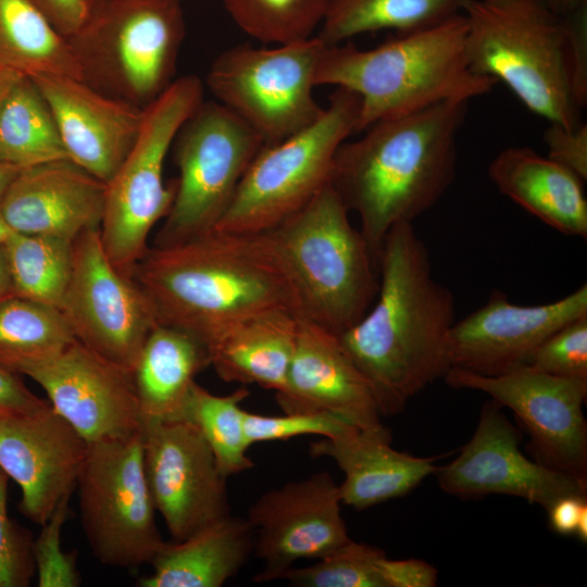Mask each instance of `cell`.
Here are the masks:
<instances>
[{"mask_svg":"<svg viewBox=\"0 0 587 587\" xmlns=\"http://www.w3.org/2000/svg\"><path fill=\"white\" fill-rule=\"evenodd\" d=\"M378 273L374 302L338 338L369 384L380 415L392 416L451 369L455 300L433 277L428 249L412 223L388 232Z\"/></svg>","mask_w":587,"mask_h":587,"instance_id":"obj_1","label":"cell"},{"mask_svg":"<svg viewBox=\"0 0 587 587\" xmlns=\"http://www.w3.org/2000/svg\"><path fill=\"white\" fill-rule=\"evenodd\" d=\"M134 279L159 324L185 330L207 347L230 325L286 309L302 317L294 278L267 233L211 230L167 247H152Z\"/></svg>","mask_w":587,"mask_h":587,"instance_id":"obj_2","label":"cell"},{"mask_svg":"<svg viewBox=\"0 0 587 587\" xmlns=\"http://www.w3.org/2000/svg\"><path fill=\"white\" fill-rule=\"evenodd\" d=\"M470 101L449 100L377 121L338 148L329 183L378 262L388 232L432 209L454 180L457 139Z\"/></svg>","mask_w":587,"mask_h":587,"instance_id":"obj_3","label":"cell"},{"mask_svg":"<svg viewBox=\"0 0 587 587\" xmlns=\"http://www.w3.org/2000/svg\"><path fill=\"white\" fill-rule=\"evenodd\" d=\"M472 70L503 83L549 123L578 127L587 102V37L542 0H465Z\"/></svg>","mask_w":587,"mask_h":587,"instance_id":"obj_4","label":"cell"},{"mask_svg":"<svg viewBox=\"0 0 587 587\" xmlns=\"http://www.w3.org/2000/svg\"><path fill=\"white\" fill-rule=\"evenodd\" d=\"M466 34L462 12L372 49L351 42L326 46L315 85L347 88L360 97L355 133L444 101H470L488 93L497 82L472 70Z\"/></svg>","mask_w":587,"mask_h":587,"instance_id":"obj_5","label":"cell"},{"mask_svg":"<svg viewBox=\"0 0 587 587\" xmlns=\"http://www.w3.org/2000/svg\"><path fill=\"white\" fill-rule=\"evenodd\" d=\"M349 213L328 183L300 210L264 232L294 278L302 317L336 335L366 313L379 287L378 262Z\"/></svg>","mask_w":587,"mask_h":587,"instance_id":"obj_6","label":"cell"},{"mask_svg":"<svg viewBox=\"0 0 587 587\" xmlns=\"http://www.w3.org/2000/svg\"><path fill=\"white\" fill-rule=\"evenodd\" d=\"M184 36L180 0H97L66 40L83 82L145 109L175 80Z\"/></svg>","mask_w":587,"mask_h":587,"instance_id":"obj_7","label":"cell"},{"mask_svg":"<svg viewBox=\"0 0 587 587\" xmlns=\"http://www.w3.org/2000/svg\"><path fill=\"white\" fill-rule=\"evenodd\" d=\"M202 101L203 85L197 76L176 78L143 109L132 149L105 184L99 235L109 260L126 276L133 277L149 249L150 232L171 209L176 179L164 182L165 159L180 126Z\"/></svg>","mask_w":587,"mask_h":587,"instance_id":"obj_8","label":"cell"},{"mask_svg":"<svg viewBox=\"0 0 587 587\" xmlns=\"http://www.w3.org/2000/svg\"><path fill=\"white\" fill-rule=\"evenodd\" d=\"M360 97L336 87L312 125L273 145H264L243 175L214 229L264 233L305 205L329 183L335 154L355 133Z\"/></svg>","mask_w":587,"mask_h":587,"instance_id":"obj_9","label":"cell"},{"mask_svg":"<svg viewBox=\"0 0 587 587\" xmlns=\"http://www.w3.org/2000/svg\"><path fill=\"white\" fill-rule=\"evenodd\" d=\"M264 145L227 107L202 101L173 141L176 193L153 246H173L214 230Z\"/></svg>","mask_w":587,"mask_h":587,"instance_id":"obj_10","label":"cell"},{"mask_svg":"<svg viewBox=\"0 0 587 587\" xmlns=\"http://www.w3.org/2000/svg\"><path fill=\"white\" fill-rule=\"evenodd\" d=\"M326 46L317 36L271 48L238 45L215 58L205 84L265 145L277 143L323 114L313 89Z\"/></svg>","mask_w":587,"mask_h":587,"instance_id":"obj_11","label":"cell"},{"mask_svg":"<svg viewBox=\"0 0 587 587\" xmlns=\"http://www.w3.org/2000/svg\"><path fill=\"white\" fill-rule=\"evenodd\" d=\"M76 490L83 532L100 563H150L165 541L146 478L141 430L89 442Z\"/></svg>","mask_w":587,"mask_h":587,"instance_id":"obj_12","label":"cell"},{"mask_svg":"<svg viewBox=\"0 0 587 587\" xmlns=\"http://www.w3.org/2000/svg\"><path fill=\"white\" fill-rule=\"evenodd\" d=\"M60 311L78 341L132 371L158 324L139 284L109 260L99 229L73 240L72 272Z\"/></svg>","mask_w":587,"mask_h":587,"instance_id":"obj_13","label":"cell"},{"mask_svg":"<svg viewBox=\"0 0 587 587\" xmlns=\"http://www.w3.org/2000/svg\"><path fill=\"white\" fill-rule=\"evenodd\" d=\"M444 379L509 408L528 432L538 462L587 479L586 379L550 375L530 365L494 376L450 369Z\"/></svg>","mask_w":587,"mask_h":587,"instance_id":"obj_14","label":"cell"},{"mask_svg":"<svg viewBox=\"0 0 587 587\" xmlns=\"http://www.w3.org/2000/svg\"><path fill=\"white\" fill-rule=\"evenodd\" d=\"M141 434L148 487L173 541L230 514L228 477L190 422L145 423Z\"/></svg>","mask_w":587,"mask_h":587,"instance_id":"obj_15","label":"cell"},{"mask_svg":"<svg viewBox=\"0 0 587 587\" xmlns=\"http://www.w3.org/2000/svg\"><path fill=\"white\" fill-rule=\"evenodd\" d=\"M339 487L316 472L262 494L249 508L254 555L262 570L253 580L282 579L300 560H317L350 539L341 515Z\"/></svg>","mask_w":587,"mask_h":587,"instance_id":"obj_16","label":"cell"},{"mask_svg":"<svg viewBox=\"0 0 587 587\" xmlns=\"http://www.w3.org/2000/svg\"><path fill=\"white\" fill-rule=\"evenodd\" d=\"M439 487L458 497L500 494L524 498L548 510L557 500L587 498V479L526 458L519 434L496 407L486 403L477 427L460 454L434 471Z\"/></svg>","mask_w":587,"mask_h":587,"instance_id":"obj_17","label":"cell"},{"mask_svg":"<svg viewBox=\"0 0 587 587\" xmlns=\"http://www.w3.org/2000/svg\"><path fill=\"white\" fill-rule=\"evenodd\" d=\"M25 375L46 391L52 409L87 444L141 430L133 371L77 339L57 358Z\"/></svg>","mask_w":587,"mask_h":587,"instance_id":"obj_18","label":"cell"},{"mask_svg":"<svg viewBox=\"0 0 587 587\" xmlns=\"http://www.w3.org/2000/svg\"><path fill=\"white\" fill-rule=\"evenodd\" d=\"M88 444L50 403L0 415V467L21 489L18 509L42 525L76 489Z\"/></svg>","mask_w":587,"mask_h":587,"instance_id":"obj_19","label":"cell"},{"mask_svg":"<svg viewBox=\"0 0 587 587\" xmlns=\"http://www.w3.org/2000/svg\"><path fill=\"white\" fill-rule=\"evenodd\" d=\"M587 314V285L559 300L535 305L509 301L496 290L455 321L449 339L451 369L494 376L527 365L538 346L569 322Z\"/></svg>","mask_w":587,"mask_h":587,"instance_id":"obj_20","label":"cell"},{"mask_svg":"<svg viewBox=\"0 0 587 587\" xmlns=\"http://www.w3.org/2000/svg\"><path fill=\"white\" fill-rule=\"evenodd\" d=\"M32 79L52 112L68 159L109 183L138 136L143 109L72 76L40 75Z\"/></svg>","mask_w":587,"mask_h":587,"instance_id":"obj_21","label":"cell"},{"mask_svg":"<svg viewBox=\"0 0 587 587\" xmlns=\"http://www.w3.org/2000/svg\"><path fill=\"white\" fill-rule=\"evenodd\" d=\"M285 413L326 412L361 429L383 426L365 378L338 335L300 317L285 387L275 392Z\"/></svg>","mask_w":587,"mask_h":587,"instance_id":"obj_22","label":"cell"},{"mask_svg":"<svg viewBox=\"0 0 587 587\" xmlns=\"http://www.w3.org/2000/svg\"><path fill=\"white\" fill-rule=\"evenodd\" d=\"M107 185L70 159L21 168L0 202L11 232L73 241L99 229Z\"/></svg>","mask_w":587,"mask_h":587,"instance_id":"obj_23","label":"cell"},{"mask_svg":"<svg viewBox=\"0 0 587 587\" xmlns=\"http://www.w3.org/2000/svg\"><path fill=\"white\" fill-rule=\"evenodd\" d=\"M390 442L391 433L383 425L319 439L309 452L336 463L344 473L338 485L342 504L364 510L407 495L436 469V458L413 457L394 449Z\"/></svg>","mask_w":587,"mask_h":587,"instance_id":"obj_24","label":"cell"},{"mask_svg":"<svg viewBox=\"0 0 587 587\" xmlns=\"http://www.w3.org/2000/svg\"><path fill=\"white\" fill-rule=\"evenodd\" d=\"M497 189L546 225L567 236H587V199L575 173L528 147H508L489 163Z\"/></svg>","mask_w":587,"mask_h":587,"instance_id":"obj_25","label":"cell"},{"mask_svg":"<svg viewBox=\"0 0 587 587\" xmlns=\"http://www.w3.org/2000/svg\"><path fill=\"white\" fill-rule=\"evenodd\" d=\"M300 317L275 309L230 325L208 346L210 365L227 383L280 391L287 382Z\"/></svg>","mask_w":587,"mask_h":587,"instance_id":"obj_26","label":"cell"},{"mask_svg":"<svg viewBox=\"0 0 587 587\" xmlns=\"http://www.w3.org/2000/svg\"><path fill=\"white\" fill-rule=\"evenodd\" d=\"M254 554V532L247 519H221L189 537L164 542L139 579L141 587H220Z\"/></svg>","mask_w":587,"mask_h":587,"instance_id":"obj_27","label":"cell"},{"mask_svg":"<svg viewBox=\"0 0 587 587\" xmlns=\"http://www.w3.org/2000/svg\"><path fill=\"white\" fill-rule=\"evenodd\" d=\"M209 365V349L203 341L158 323L133 371L141 426L150 422L184 421L196 376Z\"/></svg>","mask_w":587,"mask_h":587,"instance_id":"obj_28","label":"cell"},{"mask_svg":"<svg viewBox=\"0 0 587 587\" xmlns=\"http://www.w3.org/2000/svg\"><path fill=\"white\" fill-rule=\"evenodd\" d=\"M0 70L80 79L66 38L30 0H0Z\"/></svg>","mask_w":587,"mask_h":587,"instance_id":"obj_29","label":"cell"},{"mask_svg":"<svg viewBox=\"0 0 587 587\" xmlns=\"http://www.w3.org/2000/svg\"><path fill=\"white\" fill-rule=\"evenodd\" d=\"M63 159L68 155L45 97L18 75L0 102V162L24 168Z\"/></svg>","mask_w":587,"mask_h":587,"instance_id":"obj_30","label":"cell"},{"mask_svg":"<svg viewBox=\"0 0 587 587\" xmlns=\"http://www.w3.org/2000/svg\"><path fill=\"white\" fill-rule=\"evenodd\" d=\"M465 0H328L316 35L327 46L384 29H423L459 13Z\"/></svg>","mask_w":587,"mask_h":587,"instance_id":"obj_31","label":"cell"},{"mask_svg":"<svg viewBox=\"0 0 587 587\" xmlns=\"http://www.w3.org/2000/svg\"><path fill=\"white\" fill-rule=\"evenodd\" d=\"M75 340L58 308L16 296L0 302V365L5 369L25 375Z\"/></svg>","mask_w":587,"mask_h":587,"instance_id":"obj_32","label":"cell"},{"mask_svg":"<svg viewBox=\"0 0 587 587\" xmlns=\"http://www.w3.org/2000/svg\"><path fill=\"white\" fill-rule=\"evenodd\" d=\"M4 246L13 296L60 310L72 272L73 241L11 232Z\"/></svg>","mask_w":587,"mask_h":587,"instance_id":"obj_33","label":"cell"},{"mask_svg":"<svg viewBox=\"0 0 587 587\" xmlns=\"http://www.w3.org/2000/svg\"><path fill=\"white\" fill-rule=\"evenodd\" d=\"M248 396L246 387L218 396L196 382L186 404L184 421L200 432L226 477L253 467L247 454L250 445L243 429L245 410L240 405Z\"/></svg>","mask_w":587,"mask_h":587,"instance_id":"obj_34","label":"cell"},{"mask_svg":"<svg viewBox=\"0 0 587 587\" xmlns=\"http://www.w3.org/2000/svg\"><path fill=\"white\" fill-rule=\"evenodd\" d=\"M328 0H223L235 24L270 45L308 39L320 27Z\"/></svg>","mask_w":587,"mask_h":587,"instance_id":"obj_35","label":"cell"},{"mask_svg":"<svg viewBox=\"0 0 587 587\" xmlns=\"http://www.w3.org/2000/svg\"><path fill=\"white\" fill-rule=\"evenodd\" d=\"M385 552L351 538L308 566H292L282 579L299 587H386L380 563Z\"/></svg>","mask_w":587,"mask_h":587,"instance_id":"obj_36","label":"cell"},{"mask_svg":"<svg viewBox=\"0 0 587 587\" xmlns=\"http://www.w3.org/2000/svg\"><path fill=\"white\" fill-rule=\"evenodd\" d=\"M355 428L358 427L346 420L326 412H284L282 415H263L245 410L243 413V429L250 446L255 442L286 440L309 435L335 438Z\"/></svg>","mask_w":587,"mask_h":587,"instance_id":"obj_37","label":"cell"},{"mask_svg":"<svg viewBox=\"0 0 587 587\" xmlns=\"http://www.w3.org/2000/svg\"><path fill=\"white\" fill-rule=\"evenodd\" d=\"M68 501L70 498L59 503L33 540L35 574L40 587H77L82 583L76 551L65 552L61 545L62 528L70 515Z\"/></svg>","mask_w":587,"mask_h":587,"instance_id":"obj_38","label":"cell"},{"mask_svg":"<svg viewBox=\"0 0 587 587\" xmlns=\"http://www.w3.org/2000/svg\"><path fill=\"white\" fill-rule=\"evenodd\" d=\"M527 365L550 375L587 380V314L546 338Z\"/></svg>","mask_w":587,"mask_h":587,"instance_id":"obj_39","label":"cell"},{"mask_svg":"<svg viewBox=\"0 0 587 587\" xmlns=\"http://www.w3.org/2000/svg\"><path fill=\"white\" fill-rule=\"evenodd\" d=\"M9 479L0 467V587H26L35 576L34 536L9 515Z\"/></svg>","mask_w":587,"mask_h":587,"instance_id":"obj_40","label":"cell"},{"mask_svg":"<svg viewBox=\"0 0 587 587\" xmlns=\"http://www.w3.org/2000/svg\"><path fill=\"white\" fill-rule=\"evenodd\" d=\"M547 157L565 166L583 180L587 179V125L576 128L549 123L544 133Z\"/></svg>","mask_w":587,"mask_h":587,"instance_id":"obj_41","label":"cell"},{"mask_svg":"<svg viewBox=\"0 0 587 587\" xmlns=\"http://www.w3.org/2000/svg\"><path fill=\"white\" fill-rule=\"evenodd\" d=\"M63 37L74 35L90 15L97 0H30Z\"/></svg>","mask_w":587,"mask_h":587,"instance_id":"obj_42","label":"cell"},{"mask_svg":"<svg viewBox=\"0 0 587 587\" xmlns=\"http://www.w3.org/2000/svg\"><path fill=\"white\" fill-rule=\"evenodd\" d=\"M380 567L386 587H434L437 584V570L422 560L385 557Z\"/></svg>","mask_w":587,"mask_h":587,"instance_id":"obj_43","label":"cell"},{"mask_svg":"<svg viewBox=\"0 0 587 587\" xmlns=\"http://www.w3.org/2000/svg\"><path fill=\"white\" fill-rule=\"evenodd\" d=\"M48 404L27 388L20 374L0 365V415L35 412Z\"/></svg>","mask_w":587,"mask_h":587,"instance_id":"obj_44","label":"cell"},{"mask_svg":"<svg viewBox=\"0 0 587 587\" xmlns=\"http://www.w3.org/2000/svg\"><path fill=\"white\" fill-rule=\"evenodd\" d=\"M551 528L561 535L575 534L578 521L587 511V498L569 496L557 500L548 510Z\"/></svg>","mask_w":587,"mask_h":587,"instance_id":"obj_45","label":"cell"},{"mask_svg":"<svg viewBox=\"0 0 587 587\" xmlns=\"http://www.w3.org/2000/svg\"><path fill=\"white\" fill-rule=\"evenodd\" d=\"M558 16L565 18L577 11L587 8V0H542Z\"/></svg>","mask_w":587,"mask_h":587,"instance_id":"obj_46","label":"cell"},{"mask_svg":"<svg viewBox=\"0 0 587 587\" xmlns=\"http://www.w3.org/2000/svg\"><path fill=\"white\" fill-rule=\"evenodd\" d=\"M13 296L12 280L4 241L0 242V302Z\"/></svg>","mask_w":587,"mask_h":587,"instance_id":"obj_47","label":"cell"},{"mask_svg":"<svg viewBox=\"0 0 587 587\" xmlns=\"http://www.w3.org/2000/svg\"><path fill=\"white\" fill-rule=\"evenodd\" d=\"M20 170L13 165L0 162V202L8 186Z\"/></svg>","mask_w":587,"mask_h":587,"instance_id":"obj_48","label":"cell"},{"mask_svg":"<svg viewBox=\"0 0 587 587\" xmlns=\"http://www.w3.org/2000/svg\"><path fill=\"white\" fill-rule=\"evenodd\" d=\"M17 76L18 74L14 72L8 70H0V102L4 93Z\"/></svg>","mask_w":587,"mask_h":587,"instance_id":"obj_49","label":"cell"},{"mask_svg":"<svg viewBox=\"0 0 587 587\" xmlns=\"http://www.w3.org/2000/svg\"><path fill=\"white\" fill-rule=\"evenodd\" d=\"M10 233H11V229L7 226V224L4 223L0 214V242H3L8 238Z\"/></svg>","mask_w":587,"mask_h":587,"instance_id":"obj_50","label":"cell"},{"mask_svg":"<svg viewBox=\"0 0 587 587\" xmlns=\"http://www.w3.org/2000/svg\"><path fill=\"white\" fill-rule=\"evenodd\" d=\"M485 1H498V0H485Z\"/></svg>","mask_w":587,"mask_h":587,"instance_id":"obj_51","label":"cell"}]
</instances>
